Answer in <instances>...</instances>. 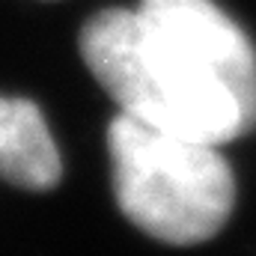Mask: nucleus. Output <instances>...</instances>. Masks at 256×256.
<instances>
[{
    "label": "nucleus",
    "mask_w": 256,
    "mask_h": 256,
    "mask_svg": "<svg viewBox=\"0 0 256 256\" xmlns=\"http://www.w3.org/2000/svg\"><path fill=\"white\" fill-rule=\"evenodd\" d=\"M104 92L140 122L202 143L256 128V48L212 0H143L104 9L80 30Z\"/></svg>",
    "instance_id": "obj_1"
},
{
    "label": "nucleus",
    "mask_w": 256,
    "mask_h": 256,
    "mask_svg": "<svg viewBox=\"0 0 256 256\" xmlns=\"http://www.w3.org/2000/svg\"><path fill=\"white\" fill-rule=\"evenodd\" d=\"M114 191L128 220L167 244H200L236 206V179L214 143L152 128L128 114L110 120Z\"/></svg>",
    "instance_id": "obj_2"
},
{
    "label": "nucleus",
    "mask_w": 256,
    "mask_h": 256,
    "mask_svg": "<svg viewBox=\"0 0 256 256\" xmlns=\"http://www.w3.org/2000/svg\"><path fill=\"white\" fill-rule=\"evenodd\" d=\"M0 176L27 191H51L63 176L48 122L27 98L0 96Z\"/></svg>",
    "instance_id": "obj_3"
}]
</instances>
